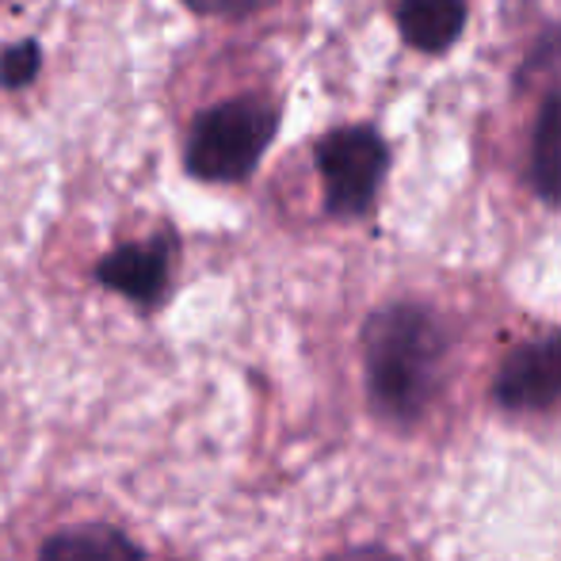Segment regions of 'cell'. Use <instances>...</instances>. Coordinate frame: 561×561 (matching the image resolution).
Returning <instances> with one entry per match:
<instances>
[{
  "label": "cell",
  "instance_id": "52a82bcc",
  "mask_svg": "<svg viewBox=\"0 0 561 561\" xmlns=\"http://www.w3.org/2000/svg\"><path fill=\"white\" fill-rule=\"evenodd\" d=\"M38 561H146L141 550L126 539L123 531L104 524L92 527H69L43 542Z\"/></svg>",
  "mask_w": 561,
  "mask_h": 561
},
{
  "label": "cell",
  "instance_id": "ba28073f",
  "mask_svg": "<svg viewBox=\"0 0 561 561\" xmlns=\"http://www.w3.org/2000/svg\"><path fill=\"white\" fill-rule=\"evenodd\" d=\"M531 187L539 199L561 203V89H550L531 130Z\"/></svg>",
  "mask_w": 561,
  "mask_h": 561
},
{
  "label": "cell",
  "instance_id": "277c9868",
  "mask_svg": "<svg viewBox=\"0 0 561 561\" xmlns=\"http://www.w3.org/2000/svg\"><path fill=\"white\" fill-rule=\"evenodd\" d=\"M493 398L512 413H535L561 401V333L527 340L504 355Z\"/></svg>",
  "mask_w": 561,
  "mask_h": 561
},
{
  "label": "cell",
  "instance_id": "3957f363",
  "mask_svg": "<svg viewBox=\"0 0 561 561\" xmlns=\"http://www.w3.org/2000/svg\"><path fill=\"white\" fill-rule=\"evenodd\" d=\"M313 161L333 218H363L382 192L390 149L375 126H340L313 146Z\"/></svg>",
  "mask_w": 561,
  "mask_h": 561
},
{
  "label": "cell",
  "instance_id": "6da1fadb",
  "mask_svg": "<svg viewBox=\"0 0 561 561\" xmlns=\"http://www.w3.org/2000/svg\"><path fill=\"white\" fill-rule=\"evenodd\" d=\"M363 355L375 409L398 424H413L439 390L447 336L424 306L393 302L367 321Z\"/></svg>",
  "mask_w": 561,
  "mask_h": 561
},
{
  "label": "cell",
  "instance_id": "8992f818",
  "mask_svg": "<svg viewBox=\"0 0 561 561\" xmlns=\"http://www.w3.org/2000/svg\"><path fill=\"white\" fill-rule=\"evenodd\" d=\"M398 27L409 46L444 54L466 31V0H398Z\"/></svg>",
  "mask_w": 561,
  "mask_h": 561
},
{
  "label": "cell",
  "instance_id": "30bf717a",
  "mask_svg": "<svg viewBox=\"0 0 561 561\" xmlns=\"http://www.w3.org/2000/svg\"><path fill=\"white\" fill-rule=\"evenodd\" d=\"M184 8H192L195 15H244L260 4V0H180Z\"/></svg>",
  "mask_w": 561,
  "mask_h": 561
},
{
  "label": "cell",
  "instance_id": "7a4b0ae2",
  "mask_svg": "<svg viewBox=\"0 0 561 561\" xmlns=\"http://www.w3.org/2000/svg\"><path fill=\"white\" fill-rule=\"evenodd\" d=\"M279 112L264 96H233L195 115L184 146L187 176L203 184H241L264 161Z\"/></svg>",
  "mask_w": 561,
  "mask_h": 561
},
{
  "label": "cell",
  "instance_id": "8fae6325",
  "mask_svg": "<svg viewBox=\"0 0 561 561\" xmlns=\"http://www.w3.org/2000/svg\"><path fill=\"white\" fill-rule=\"evenodd\" d=\"M329 561H398L390 550H375V547H363V550H347V554H336Z\"/></svg>",
  "mask_w": 561,
  "mask_h": 561
},
{
  "label": "cell",
  "instance_id": "9c48e42d",
  "mask_svg": "<svg viewBox=\"0 0 561 561\" xmlns=\"http://www.w3.org/2000/svg\"><path fill=\"white\" fill-rule=\"evenodd\" d=\"M38 69H43V46L35 38H20V43L4 46L0 50V89H27L38 77Z\"/></svg>",
  "mask_w": 561,
  "mask_h": 561
},
{
  "label": "cell",
  "instance_id": "5b68a950",
  "mask_svg": "<svg viewBox=\"0 0 561 561\" xmlns=\"http://www.w3.org/2000/svg\"><path fill=\"white\" fill-rule=\"evenodd\" d=\"M172 252H176V241L169 229L149 237V241L118 244L96 264V283L130 298L141 310H157L172 283Z\"/></svg>",
  "mask_w": 561,
  "mask_h": 561
}]
</instances>
